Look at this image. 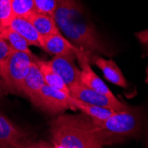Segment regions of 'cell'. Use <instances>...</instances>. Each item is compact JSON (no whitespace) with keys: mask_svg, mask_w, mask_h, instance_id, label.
<instances>
[{"mask_svg":"<svg viewBox=\"0 0 148 148\" xmlns=\"http://www.w3.org/2000/svg\"><path fill=\"white\" fill-rule=\"evenodd\" d=\"M53 16L61 34L75 46L92 55L111 57L115 54L78 0H56Z\"/></svg>","mask_w":148,"mask_h":148,"instance_id":"6da1fadb","label":"cell"},{"mask_svg":"<svg viewBox=\"0 0 148 148\" xmlns=\"http://www.w3.org/2000/svg\"><path fill=\"white\" fill-rule=\"evenodd\" d=\"M91 121L103 146L136 140L148 148V99L138 106L129 105L105 121Z\"/></svg>","mask_w":148,"mask_h":148,"instance_id":"7a4b0ae2","label":"cell"},{"mask_svg":"<svg viewBox=\"0 0 148 148\" xmlns=\"http://www.w3.org/2000/svg\"><path fill=\"white\" fill-rule=\"evenodd\" d=\"M50 134L55 148H104L90 117L60 114L50 122Z\"/></svg>","mask_w":148,"mask_h":148,"instance_id":"3957f363","label":"cell"},{"mask_svg":"<svg viewBox=\"0 0 148 148\" xmlns=\"http://www.w3.org/2000/svg\"><path fill=\"white\" fill-rule=\"evenodd\" d=\"M38 60L34 54L12 51L10 54L0 62V83L5 90L21 94L24 77L31 63Z\"/></svg>","mask_w":148,"mask_h":148,"instance_id":"277c9868","label":"cell"},{"mask_svg":"<svg viewBox=\"0 0 148 148\" xmlns=\"http://www.w3.org/2000/svg\"><path fill=\"white\" fill-rule=\"evenodd\" d=\"M36 107L51 116L62 114L66 110H74L75 107L71 102V96L46 84L41 89L36 98L31 102Z\"/></svg>","mask_w":148,"mask_h":148,"instance_id":"5b68a950","label":"cell"},{"mask_svg":"<svg viewBox=\"0 0 148 148\" xmlns=\"http://www.w3.org/2000/svg\"><path fill=\"white\" fill-rule=\"evenodd\" d=\"M69 89L70 96L75 99H77L85 103L97 105L104 107H108V108H111L117 112L126 109L129 106L125 103H123L122 101H120L117 98L110 99L103 95V94H100L95 90L90 89L82 82H79L72 85Z\"/></svg>","mask_w":148,"mask_h":148,"instance_id":"8992f818","label":"cell"},{"mask_svg":"<svg viewBox=\"0 0 148 148\" xmlns=\"http://www.w3.org/2000/svg\"><path fill=\"white\" fill-rule=\"evenodd\" d=\"M75 60L76 53H71L66 55L53 56V58L48 61L51 68L59 75L69 88L79 82H82L81 70L75 65Z\"/></svg>","mask_w":148,"mask_h":148,"instance_id":"52a82bcc","label":"cell"},{"mask_svg":"<svg viewBox=\"0 0 148 148\" xmlns=\"http://www.w3.org/2000/svg\"><path fill=\"white\" fill-rule=\"evenodd\" d=\"M29 140L28 133L0 113V148H21Z\"/></svg>","mask_w":148,"mask_h":148,"instance_id":"ba28073f","label":"cell"},{"mask_svg":"<svg viewBox=\"0 0 148 148\" xmlns=\"http://www.w3.org/2000/svg\"><path fill=\"white\" fill-rule=\"evenodd\" d=\"M38 60L31 63L21 85V94L28 97L30 102L36 98L41 89L45 84L43 74L37 63Z\"/></svg>","mask_w":148,"mask_h":148,"instance_id":"9c48e42d","label":"cell"},{"mask_svg":"<svg viewBox=\"0 0 148 148\" xmlns=\"http://www.w3.org/2000/svg\"><path fill=\"white\" fill-rule=\"evenodd\" d=\"M91 64H94L102 71L104 77L117 86L123 89L128 88V82L122 70L113 60H106L99 55H92Z\"/></svg>","mask_w":148,"mask_h":148,"instance_id":"30bf717a","label":"cell"},{"mask_svg":"<svg viewBox=\"0 0 148 148\" xmlns=\"http://www.w3.org/2000/svg\"><path fill=\"white\" fill-rule=\"evenodd\" d=\"M9 28L19 33L29 45L43 48V38L28 18L12 16Z\"/></svg>","mask_w":148,"mask_h":148,"instance_id":"8fae6325","label":"cell"},{"mask_svg":"<svg viewBox=\"0 0 148 148\" xmlns=\"http://www.w3.org/2000/svg\"><path fill=\"white\" fill-rule=\"evenodd\" d=\"M45 52L53 56L76 53L80 48L75 46L61 33L51 35L43 38V48Z\"/></svg>","mask_w":148,"mask_h":148,"instance_id":"7c38bea8","label":"cell"},{"mask_svg":"<svg viewBox=\"0 0 148 148\" xmlns=\"http://www.w3.org/2000/svg\"><path fill=\"white\" fill-rule=\"evenodd\" d=\"M32 25L35 27L39 35L45 38L51 35L61 33L56 24L54 16L49 13L36 12L28 18Z\"/></svg>","mask_w":148,"mask_h":148,"instance_id":"4fadbf2b","label":"cell"},{"mask_svg":"<svg viewBox=\"0 0 148 148\" xmlns=\"http://www.w3.org/2000/svg\"><path fill=\"white\" fill-rule=\"evenodd\" d=\"M71 102L75 107V109H78L81 112H83L84 115L90 117L92 120L105 121L110 118L115 113H117V111L108 108V107H104L97 105L85 103L73 97H71Z\"/></svg>","mask_w":148,"mask_h":148,"instance_id":"5bb4252c","label":"cell"},{"mask_svg":"<svg viewBox=\"0 0 148 148\" xmlns=\"http://www.w3.org/2000/svg\"><path fill=\"white\" fill-rule=\"evenodd\" d=\"M37 63L39 65L40 69H41V72L43 74L46 85L70 95L69 89L68 85L63 82V80L59 76V75H57L54 72V70L51 68V66L49 65L48 61L39 60L37 61Z\"/></svg>","mask_w":148,"mask_h":148,"instance_id":"9a60e30c","label":"cell"},{"mask_svg":"<svg viewBox=\"0 0 148 148\" xmlns=\"http://www.w3.org/2000/svg\"><path fill=\"white\" fill-rule=\"evenodd\" d=\"M0 36L7 43L12 51L33 54L29 49V45L28 42L19 33L12 29L11 28H7L5 30H4L0 34Z\"/></svg>","mask_w":148,"mask_h":148,"instance_id":"2e32d148","label":"cell"},{"mask_svg":"<svg viewBox=\"0 0 148 148\" xmlns=\"http://www.w3.org/2000/svg\"><path fill=\"white\" fill-rule=\"evenodd\" d=\"M11 9L12 16L24 18H29L36 12L34 0H11Z\"/></svg>","mask_w":148,"mask_h":148,"instance_id":"e0dca14e","label":"cell"},{"mask_svg":"<svg viewBox=\"0 0 148 148\" xmlns=\"http://www.w3.org/2000/svg\"><path fill=\"white\" fill-rule=\"evenodd\" d=\"M12 18L11 0H0V34L9 28Z\"/></svg>","mask_w":148,"mask_h":148,"instance_id":"ac0fdd59","label":"cell"},{"mask_svg":"<svg viewBox=\"0 0 148 148\" xmlns=\"http://www.w3.org/2000/svg\"><path fill=\"white\" fill-rule=\"evenodd\" d=\"M37 12L53 15L56 8V0H34Z\"/></svg>","mask_w":148,"mask_h":148,"instance_id":"d6986e66","label":"cell"},{"mask_svg":"<svg viewBox=\"0 0 148 148\" xmlns=\"http://www.w3.org/2000/svg\"><path fill=\"white\" fill-rule=\"evenodd\" d=\"M135 36L143 49L146 51V53H148V29L135 33Z\"/></svg>","mask_w":148,"mask_h":148,"instance_id":"ffe728a7","label":"cell"},{"mask_svg":"<svg viewBox=\"0 0 148 148\" xmlns=\"http://www.w3.org/2000/svg\"><path fill=\"white\" fill-rule=\"evenodd\" d=\"M21 148H55V146L46 141H43V140L36 141V142H33V141L29 140Z\"/></svg>","mask_w":148,"mask_h":148,"instance_id":"44dd1931","label":"cell"},{"mask_svg":"<svg viewBox=\"0 0 148 148\" xmlns=\"http://www.w3.org/2000/svg\"><path fill=\"white\" fill-rule=\"evenodd\" d=\"M12 50L7 45V43L0 36V62H2L9 54L11 53Z\"/></svg>","mask_w":148,"mask_h":148,"instance_id":"7402d4cb","label":"cell"},{"mask_svg":"<svg viewBox=\"0 0 148 148\" xmlns=\"http://www.w3.org/2000/svg\"><path fill=\"white\" fill-rule=\"evenodd\" d=\"M7 91L5 90V89L4 88V86L2 85V84L0 83V97H2L3 95H5V94L6 93Z\"/></svg>","mask_w":148,"mask_h":148,"instance_id":"603a6c76","label":"cell"},{"mask_svg":"<svg viewBox=\"0 0 148 148\" xmlns=\"http://www.w3.org/2000/svg\"><path fill=\"white\" fill-rule=\"evenodd\" d=\"M145 73H146V75H145V83H146V84H148V66L146 68Z\"/></svg>","mask_w":148,"mask_h":148,"instance_id":"cb8c5ba5","label":"cell"}]
</instances>
